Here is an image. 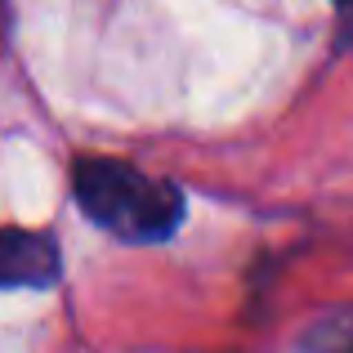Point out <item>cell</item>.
Here are the masks:
<instances>
[{"mask_svg":"<svg viewBox=\"0 0 353 353\" xmlns=\"http://www.w3.org/2000/svg\"><path fill=\"white\" fill-rule=\"evenodd\" d=\"M72 197L90 224L130 246H157L183 224V192L170 179L143 174L121 157H77Z\"/></svg>","mask_w":353,"mask_h":353,"instance_id":"cell-1","label":"cell"},{"mask_svg":"<svg viewBox=\"0 0 353 353\" xmlns=\"http://www.w3.org/2000/svg\"><path fill=\"white\" fill-rule=\"evenodd\" d=\"M63 273L59 241L36 228H0V291L54 286Z\"/></svg>","mask_w":353,"mask_h":353,"instance_id":"cell-2","label":"cell"},{"mask_svg":"<svg viewBox=\"0 0 353 353\" xmlns=\"http://www.w3.org/2000/svg\"><path fill=\"white\" fill-rule=\"evenodd\" d=\"M336 9H340V14L349 18V27H353V0H336Z\"/></svg>","mask_w":353,"mask_h":353,"instance_id":"cell-3","label":"cell"},{"mask_svg":"<svg viewBox=\"0 0 353 353\" xmlns=\"http://www.w3.org/2000/svg\"><path fill=\"white\" fill-rule=\"evenodd\" d=\"M340 353H353V345H349V349H340Z\"/></svg>","mask_w":353,"mask_h":353,"instance_id":"cell-4","label":"cell"}]
</instances>
